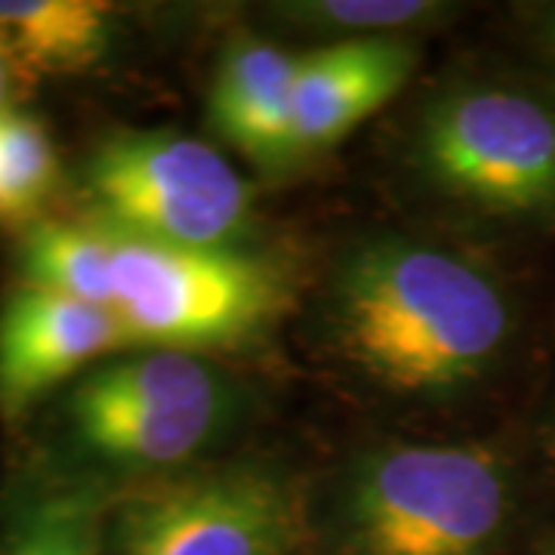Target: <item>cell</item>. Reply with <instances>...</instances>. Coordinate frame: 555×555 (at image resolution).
Returning <instances> with one entry per match:
<instances>
[{
	"mask_svg": "<svg viewBox=\"0 0 555 555\" xmlns=\"http://www.w3.org/2000/svg\"><path fill=\"white\" fill-rule=\"evenodd\" d=\"M120 346L130 339L112 309L22 284L0 309V416L16 420Z\"/></svg>",
	"mask_w": 555,
	"mask_h": 555,
	"instance_id": "ba28073f",
	"label": "cell"
},
{
	"mask_svg": "<svg viewBox=\"0 0 555 555\" xmlns=\"http://www.w3.org/2000/svg\"><path fill=\"white\" fill-rule=\"evenodd\" d=\"M232 411V386L217 367L173 349L105 364L65 401L80 451L137 473L167 469L204 451Z\"/></svg>",
	"mask_w": 555,
	"mask_h": 555,
	"instance_id": "5b68a950",
	"label": "cell"
},
{
	"mask_svg": "<svg viewBox=\"0 0 555 555\" xmlns=\"http://www.w3.org/2000/svg\"><path fill=\"white\" fill-rule=\"evenodd\" d=\"M331 321L343 356L401 396L469 386L500 356L513 315L478 266L414 241H374L343 262Z\"/></svg>",
	"mask_w": 555,
	"mask_h": 555,
	"instance_id": "6da1fadb",
	"label": "cell"
},
{
	"mask_svg": "<svg viewBox=\"0 0 555 555\" xmlns=\"http://www.w3.org/2000/svg\"><path fill=\"white\" fill-rule=\"evenodd\" d=\"M299 531L291 485L262 466L167 481L120 503L118 555H287Z\"/></svg>",
	"mask_w": 555,
	"mask_h": 555,
	"instance_id": "52a82bcc",
	"label": "cell"
},
{
	"mask_svg": "<svg viewBox=\"0 0 555 555\" xmlns=\"http://www.w3.org/2000/svg\"><path fill=\"white\" fill-rule=\"evenodd\" d=\"M20 269L28 287L102 309L115 302V244L100 219L31 222L22 238Z\"/></svg>",
	"mask_w": 555,
	"mask_h": 555,
	"instance_id": "7c38bea8",
	"label": "cell"
},
{
	"mask_svg": "<svg viewBox=\"0 0 555 555\" xmlns=\"http://www.w3.org/2000/svg\"><path fill=\"white\" fill-rule=\"evenodd\" d=\"M0 555H102L96 500L53 494L31 503L3 534Z\"/></svg>",
	"mask_w": 555,
	"mask_h": 555,
	"instance_id": "5bb4252c",
	"label": "cell"
},
{
	"mask_svg": "<svg viewBox=\"0 0 555 555\" xmlns=\"http://www.w3.org/2000/svg\"><path fill=\"white\" fill-rule=\"evenodd\" d=\"M297 22L318 28H339V31H396L416 22H426L444 13L441 3L429 0H327V3H297L287 7Z\"/></svg>",
	"mask_w": 555,
	"mask_h": 555,
	"instance_id": "9a60e30c",
	"label": "cell"
},
{
	"mask_svg": "<svg viewBox=\"0 0 555 555\" xmlns=\"http://www.w3.org/2000/svg\"><path fill=\"white\" fill-rule=\"evenodd\" d=\"M416 50L389 35L356 38L302 53L294 75L299 158L331 149L408 83Z\"/></svg>",
	"mask_w": 555,
	"mask_h": 555,
	"instance_id": "9c48e42d",
	"label": "cell"
},
{
	"mask_svg": "<svg viewBox=\"0 0 555 555\" xmlns=\"http://www.w3.org/2000/svg\"><path fill=\"white\" fill-rule=\"evenodd\" d=\"M22 87L20 75H16V68L10 65V60L3 56V50H0V112H10V108H16L13 102H16V90Z\"/></svg>",
	"mask_w": 555,
	"mask_h": 555,
	"instance_id": "2e32d148",
	"label": "cell"
},
{
	"mask_svg": "<svg viewBox=\"0 0 555 555\" xmlns=\"http://www.w3.org/2000/svg\"><path fill=\"white\" fill-rule=\"evenodd\" d=\"M339 516L352 555H488L509 476L478 444H396L352 466Z\"/></svg>",
	"mask_w": 555,
	"mask_h": 555,
	"instance_id": "7a4b0ae2",
	"label": "cell"
},
{
	"mask_svg": "<svg viewBox=\"0 0 555 555\" xmlns=\"http://www.w3.org/2000/svg\"><path fill=\"white\" fill-rule=\"evenodd\" d=\"M112 47V7L96 0H0V50L22 83L93 68Z\"/></svg>",
	"mask_w": 555,
	"mask_h": 555,
	"instance_id": "8fae6325",
	"label": "cell"
},
{
	"mask_svg": "<svg viewBox=\"0 0 555 555\" xmlns=\"http://www.w3.org/2000/svg\"><path fill=\"white\" fill-rule=\"evenodd\" d=\"M299 56L257 38L235 40L210 90V124L229 145L275 173L299 160L294 75Z\"/></svg>",
	"mask_w": 555,
	"mask_h": 555,
	"instance_id": "30bf717a",
	"label": "cell"
},
{
	"mask_svg": "<svg viewBox=\"0 0 555 555\" xmlns=\"http://www.w3.org/2000/svg\"><path fill=\"white\" fill-rule=\"evenodd\" d=\"M102 225L170 247L232 250L254 222V189L214 145L177 130H124L83 167Z\"/></svg>",
	"mask_w": 555,
	"mask_h": 555,
	"instance_id": "3957f363",
	"label": "cell"
},
{
	"mask_svg": "<svg viewBox=\"0 0 555 555\" xmlns=\"http://www.w3.org/2000/svg\"><path fill=\"white\" fill-rule=\"evenodd\" d=\"M416 160L444 195L496 217L555 214V108L476 87L441 96L420 120Z\"/></svg>",
	"mask_w": 555,
	"mask_h": 555,
	"instance_id": "8992f818",
	"label": "cell"
},
{
	"mask_svg": "<svg viewBox=\"0 0 555 555\" xmlns=\"http://www.w3.org/2000/svg\"><path fill=\"white\" fill-rule=\"evenodd\" d=\"M108 232L115 244L112 312L130 346L173 352L235 346L262 334L287 306L284 278L262 257Z\"/></svg>",
	"mask_w": 555,
	"mask_h": 555,
	"instance_id": "277c9868",
	"label": "cell"
},
{
	"mask_svg": "<svg viewBox=\"0 0 555 555\" xmlns=\"http://www.w3.org/2000/svg\"><path fill=\"white\" fill-rule=\"evenodd\" d=\"M60 182V155L38 118L0 112V222H28Z\"/></svg>",
	"mask_w": 555,
	"mask_h": 555,
	"instance_id": "4fadbf2b",
	"label": "cell"
},
{
	"mask_svg": "<svg viewBox=\"0 0 555 555\" xmlns=\"http://www.w3.org/2000/svg\"><path fill=\"white\" fill-rule=\"evenodd\" d=\"M543 35H546V40H550V47L555 50V10L546 16V28H543Z\"/></svg>",
	"mask_w": 555,
	"mask_h": 555,
	"instance_id": "e0dca14e",
	"label": "cell"
}]
</instances>
